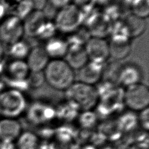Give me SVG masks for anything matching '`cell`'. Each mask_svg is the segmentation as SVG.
I'll use <instances>...</instances> for the list:
<instances>
[{"mask_svg":"<svg viewBox=\"0 0 149 149\" xmlns=\"http://www.w3.org/2000/svg\"><path fill=\"white\" fill-rule=\"evenodd\" d=\"M94 1L95 0H73V4L83 10L84 8H88L93 4Z\"/></svg>","mask_w":149,"mask_h":149,"instance_id":"4316f807","label":"cell"},{"mask_svg":"<svg viewBox=\"0 0 149 149\" xmlns=\"http://www.w3.org/2000/svg\"><path fill=\"white\" fill-rule=\"evenodd\" d=\"M132 12L134 15L146 19L149 15V0H132L130 2Z\"/></svg>","mask_w":149,"mask_h":149,"instance_id":"44dd1931","label":"cell"},{"mask_svg":"<svg viewBox=\"0 0 149 149\" xmlns=\"http://www.w3.org/2000/svg\"><path fill=\"white\" fill-rule=\"evenodd\" d=\"M22 131L18 119L0 118V141H15Z\"/></svg>","mask_w":149,"mask_h":149,"instance_id":"e0dca14e","label":"cell"},{"mask_svg":"<svg viewBox=\"0 0 149 149\" xmlns=\"http://www.w3.org/2000/svg\"><path fill=\"white\" fill-rule=\"evenodd\" d=\"M66 100L74 109L83 111H91L99 101V94L95 86L79 81H74L65 91Z\"/></svg>","mask_w":149,"mask_h":149,"instance_id":"6da1fadb","label":"cell"},{"mask_svg":"<svg viewBox=\"0 0 149 149\" xmlns=\"http://www.w3.org/2000/svg\"><path fill=\"white\" fill-rule=\"evenodd\" d=\"M44 47L50 59H63L68 51L69 43L65 38L54 36L47 40Z\"/></svg>","mask_w":149,"mask_h":149,"instance_id":"ac0fdd59","label":"cell"},{"mask_svg":"<svg viewBox=\"0 0 149 149\" xmlns=\"http://www.w3.org/2000/svg\"><path fill=\"white\" fill-rule=\"evenodd\" d=\"M23 21L24 35L31 38H38L48 19L43 11L34 10Z\"/></svg>","mask_w":149,"mask_h":149,"instance_id":"8fae6325","label":"cell"},{"mask_svg":"<svg viewBox=\"0 0 149 149\" xmlns=\"http://www.w3.org/2000/svg\"><path fill=\"white\" fill-rule=\"evenodd\" d=\"M104 65L88 61L79 70V81L95 86L102 77Z\"/></svg>","mask_w":149,"mask_h":149,"instance_id":"9a60e30c","label":"cell"},{"mask_svg":"<svg viewBox=\"0 0 149 149\" xmlns=\"http://www.w3.org/2000/svg\"><path fill=\"white\" fill-rule=\"evenodd\" d=\"M71 0H48L51 5L57 9H61L70 3Z\"/></svg>","mask_w":149,"mask_h":149,"instance_id":"484cf974","label":"cell"},{"mask_svg":"<svg viewBox=\"0 0 149 149\" xmlns=\"http://www.w3.org/2000/svg\"><path fill=\"white\" fill-rule=\"evenodd\" d=\"M139 112V122L144 126V128L148 129V108L145 109Z\"/></svg>","mask_w":149,"mask_h":149,"instance_id":"cb8c5ba5","label":"cell"},{"mask_svg":"<svg viewBox=\"0 0 149 149\" xmlns=\"http://www.w3.org/2000/svg\"><path fill=\"white\" fill-rule=\"evenodd\" d=\"M15 14L21 19H24L34 10L29 0H20L16 6Z\"/></svg>","mask_w":149,"mask_h":149,"instance_id":"7402d4cb","label":"cell"},{"mask_svg":"<svg viewBox=\"0 0 149 149\" xmlns=\"http://www.w3.org/2000/svg\"><path fill=\"white\" fill-rule=\"evenodd\" d=\"M31 48L23 40L8 46V52L10 59L26 60Z\"/></svg>","mask_w":149,"mask_h":149,"instance_id":"ffe728a7","label":"cell"},{"mask_svg":"<svg viewBox=\"0 0 149 149\" xmlns=\"http://www.w3.org/2000/svg\"><path fill=\"white\" fill-rule=\"evenodd\" d=\"M84 19L83 11L75 5L70 3L58 10L54 23L56 30L70 34L82 26Z\"/></svg>","mask_w":149,"mask_h":149,"instance_id":"277c9868","label":"cell"},{"mask_svg":"<svg viewBox=\"0 0 149 149\" xmlns=\"http://www.w3.org/2000/svg\"><path fill=\"white\" fill-rule=\"evenodd\" d=\"M63 59L74 70H79L89 61L84 45L79 44H69Z\"/></svg>","mask_w":149,"mask_h":149,"instance_id":"5bb4252c","label":"cell"},{"mask_svg":"<svg viewBox=\"0 0 149 149\" xmlns=\"http://www.w3.org/2000/svg\"><path fill=\"white\" fill-rule=\"evenodd\" d=\"M43 73L45 81L56 90L65 91L75 81L74 70L63 59H51Z\"/></svg>","mask_w":149,"mask_h":149,"instance_id":"7a4b0ae2","label":"cell"},{"mask_svg":"<svg viewBox=\"0 0 149 149\" xmlns=\"http://www.w3.org/2000/svg\"><path fill=\"white\" fill-rule=\"evenodd\" d=\"M121 23L127 36L130 39L140 36L147 28L146 19L139 17L132 13L126 15Z\"/></svg>","mask_w":149,"mask_h":149,"instance_id":"2e32d148","label":"cell"},{"mask_svg":"<svg viewBox=\"0 0 149 149\" xmlns=\"http://www.w3.org/2000/svg\"><path fill=\"white\" fill-rule=\"evenodd\" d=\"M4 76L11 84L10 88L23 91L24 88L29 87L27 79L30 73V69L25 60L10 59L4 65L3 70Z\"/></svg>","mask_w":149,"mask_h":149,"instance_id":"8992f818","label":"cell"},{"mask_svg":"<svg viewBox=\"0 0 149 149\" xmlns=\"http://www.w3.org/2000/svg\"><path fill=\"white\" fill-rule=\"evenodd\" d=\"M123 102L132 111L140 112L148 108V86L140 82L126 87L123 93Z\"/></svg>","mask_w":149,"mask_h":149,"instance_id":"5b68a950","label":"cell"},{"mask_svg":"<svg viewBox=\"0 0 149 149\" xmlns=\"http://www.w3.org/2000/svg\"><path fill=\"white\" fill-rule=\"evenodd\" d=\"M0 149H16L15 142L11 141H0Z\"/></svg>","mask_w":149,"mask_h":149,"instance_id":"83f0119b","label":"cell"},{"mask_svg":"<svg viewBox=\"0 0 149 149\" xmlns=\"http://www.w3.org/2000/svg\"><path fill=\"white\" fill-rule=\"evenodd\" d=\"M109 55L114 61H119L127 58L131 52L130 38L123 34H112L108 42Z\"/></svg>","mask_w":149,"mask_h":149,"instance_id":"30bf717a","label":"cell"},{"mask_svg":"<svg viewBox=\"0 0 149 149\" xmlns=\"http://www.w3.org/2000/svg\"><path fill=\"white\" fill-rule=\"evenodd\" d=\"M50 60L44 47L36 45L30 48L25 61L30 72H43Z\"/></svg>","mask_w":149,"mask_h":149,"instance_id":"4fadbf2b","label":"cell"},{"mask_svg":"<svg viewBox=\"0 0 149 149\" xmlns=\"http://www.w3.org/2000/svg\"><path fill=\"white\" fill-rule=\"evenodd\" d=\"M143 72L141 67L134 62L122 64L119 77V85L125 87L141 82Z\"/></svg>","mask_w":149,"mask_h":149,"instance_id":"7c38bea8","label":"cell"},{"mask_svg":"<svg viewBox=\"0 0 149 149\" xmlns=\"http://www.w3.org/2000/svg\"><path fill=\"white\" fill-rule=\"evenodd\" d=\"M15 142L16 149H37L39 144L37 136L28 130H23Z\"/></svg>","mask_w":149,"mask_h":149,"instance_id":"d6986e66","label":"cell"},{"mask_svg":"<svg viewBox=\"0 0 149 149\" xmlns=\"http://www.w3.org/2000/svg\"><path fill=\"white\" fill-rule=\"evenodd\" d=\"M45 78L43 72H30L27 79V84L29 88H38L43 85Z\"/></svg>","mask_w":149,"mask_h":149,"instance_id":"603a6c76","label":"cell"},{"mask_svg":"<svg viewBox=\"0 0 149 149\" xmlns=\"http://www.w3.org/2000/svg\"><path fill=\"white\" fill-rule=\"evenodd\" d=\"M8 9L2 1L0 0V23L8 15Z\"/></svg>","mask_w":149,"mask_h":149,"instance_id":"f1b7e54d","label":"cell"},{"mask_svg":"<svg viewBox=\"0 0 149 149\" xmlns=\"http://www.w3.org/2000/svg\"><path fill=\"white\" fill-rule=\"evenodd\" d=\"M112 27L111 17L107 13L98 12L89 17L86 27L91 37L105 38L111 34Z\"/></svg>","mask_w":149,"mask_h":149,"instance_id":"9c48e42d","label":"cell"},{"mask_svg":"<svg viewBox=\"0 0 149 149\" xmlns=\"http://www.w3.org/2000/svg\"><path fill=\"white\" fill-rule=\"evenodd\" d=\"M27 107L23 91L10 87L0 91V118L17 119L25 112Z\"/></svg>","mask_w":149,"mask_h":149,"instance_id":"3957f363","label":"cell"},{"mask_svg":"<svg viewBox=\"0 0 149 149\" xmlns=\"http://www.w3.org/2000/svg\"><path fill=\"white\" fill-rule=\"evenodd\" d=\"M5 48L3 47V44L0 41V64L1 63V62L3 60V58L5 57Z\"/></svg>","mask_w":149,"mask_h":149,"instance_id":"f546056e","label":"cell"},{"mask_svg":"<svg viewBox=\"0 0 149 149\" xmlns=\"http://www.w3.org/2000/svg\"><path fill=\"white\" fill-rule=\"evenodd\" d=\"M23 21L15 14H8L0 23V41L8 46L23 40Z\"/></svg>","mask_w":149,"mask_h":149,"instance_id":"52a82bcc","label":"cell"},{"mask_svg":"<svg viewBox=\"0 0 149 149\" xmlns=\"http://www.w3.org/2000/svg\"><path fill=\"white\" fill-rule=\"evenodd\" d=\"M34 10L43 11L47 6L48 0H29Z\"/></svg>","mask_w":149,"mask_h":149,"instance_id":"d4e9b609","label":"cell"},{"mask_svg":"<svg viewBox=\"0 0 149 149\" xmlns=\"http://www.w3.org/2000/svg\"><path fill=\"white\" fill-rule=\"evenodd\" d=\"M84 47L89 61L104 65L110 57L109 44L105 38L90 37Z\"/></svg>","mask_w":149,"mask_h":149,"instance_id":"ba28073f","label":"cell"}]
</instances>
